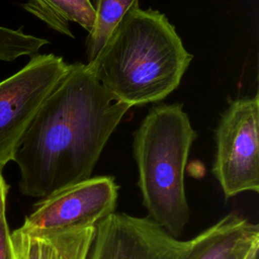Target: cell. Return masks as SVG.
Instances as JSON below:
<instances>
[{"label":"cell","mask_w":259,"mask_h":259,"mask_svg":"<svg viewBox=\"0 0 259 259\" xmlns=\"http://www.w3.org/2000/svg\"><path fill=\"white\" fill-rule=\"evenodd\" d=\"M90 1L94 10V21L86 38L88 63L97 56L126 12L139 6V0Z\"/></svg>","instance_id":"cell-11"},{"label":"cell","mask_w":259,"mask_h":259,"mask_svg":"<svg viewBox=\"0 0 259 259\" xmlns=\"http://www.w3.org/2000/svg\"><path fill=\"white\" fill-rule=\"evenodd\" d=\"M192 59L164 13L137 6L87 66L115 101L132 107L166 98Z\"/></svg>","instance_id":"cell-2"},{"label":"cell","mask_w":259,"mask_h":259,"mask_svg":"<svg viewBox=\"0 0 259 259\" xmlns=\"http://www.w3.org/2000/svg\"><path fill=\"white\" fill-rule=\"evenodd\" d=\"M251 259H259V258H258V253H257V254H255Z\"/></svg>","instance_id":"cell-15"},{"label":"cell","mask_w":259,"mask_h":259,"mask_svg":"<svg viewBox=\"0 0 259 259\" xmlns=\"http://www.w3.org/2000/svg\"><path fill=\"white\" fill-rule=\"evenodd\" d=\"M118 188L112 176L89 177L40 198L20 228L30 232H56L96 227L115 212Z\"/></svg>","instance_id":"cell-6"},{"label":"cell","mask_w":259,"mask_h":259,"mask_svg":"<svg viewBox=\"0 0 259 259\" xmlns=\"http://www.w3.org/2000/svg\"><path fill=\"white\" fill-rule=\"evenodd\" d=\"M54 54H36L13 75L0 81V170L15 151L38 109L69 71Z\"/></svg>","instance_id":"cell-5"},{"label":"cell","mask_w":259,"mask_h":259,"mask_svg":"<svg viewBox=\"0 0 259 259\" xmlns=\"http://www.w3.org/2000/svg\"><path fill=\"white\" fill-rule=\"evenodd\" d=\"M130 108L110 96L87 64H70L13 156L20 192L44 198L91 177L109 137Z\"/></svg>","instance_id":"cell-1"},{"label":"cell","mask_w":259,"mask_h":259,"mask_svg":"<svg viewBox=\"0 0 259 259\" xmlns=\"http://www.w3.org/2000/svg\"><path fill=\"white\" fill-rule=\"evenodd\" d=\"M10 230L6 219V207L0 209V259H12Z\"/></svg>","instance_id":"cell-13"},{"label":"cell","mask_w":259,"mask_h":259,"mask_svg":"<svg viewBox=\"0 0 259 259\" xmlns=\"http://www.w3.org/2000/svg\"><path fill=\"white\" fill-rule=\"evenodd\" d=\"M212 174L226 198L259 191V97L233 100L214 132Z\"/></svg>","instance_id":"cell-4"},{"label":"cell","mask_w":259,"mask_h":259,"mask_svg":"<svg viewBox=\"0 0 259 259\" xmlns=\"http://www.w3.org/2000/svg\"><path fill=\"white\" fill-rule=\"evenodd\" d=\"M196 137L182 103L151 107L134 133L138 186L148 218L178 239L190 215L184 172Z\"/></svg>","instance_id":"cell-3"},{"label":"cell","mask_w":259,"mask_h":259,"mask_svg":"<svg viewBox=\"0 0 259 259\" xmlns=\"http://www.w3.org/2000/svg\"><path fill=\"white\" fill-rule=\"evenodd\" d=\"M258 253H259V252H258ZM256 254H257V253H256Z\"/></svg>","instance_id":"cell-16"},{"label":"cell","mask_w":259,"mask_h":259,"mask_svg":"<svg viewBox=\"0 0 259 259\" xmlns=\"http://www.w3.org/2000/svg\"><path fill=\"white\" fill-rule=\"evenodd\" d=\"M96 227L56 232L10 233L12 259H88Z\"/></svg>","instance_id":"cell-8"},{"label":"cell","mask_w":259,"mask_h":259,"mask_svg":"<svg viewBox=\"0 0 259 259\" xmlns=\"http://www.w3.org/2000/svg\"><path fill=\"white\" fill-rule=\"evenodd\" d=\"M21 7L50 28L74 37L70 22H75L89 32L94 21L90 0H26Z\"/></svg>","instance_id":"cell-10"},{"label":"cell","mask_w":259,"mask_h":259,"mask_svg":"<svg viewBox=\"0 0 259 259\" xmlns=\"http://www.w3.org/2000/svg\"><path fill=\"white\" fill-rule=\"evenodd\" d=\"M191 246L149 218L113 212L96 226L88 259H185Z\"/></svg>","instance_id":"cell-7"},{"label":"cell","mask_w":259,"mask_h":259,"mask_svg":"<svg viewBox=\"0 0 259 259\" xmlns=\"http://www.w3.org/2000/svg\"><path fill=\"white\" fill-rule=\"evenodd\" d=\"M257 235V224L235 212L228 213L192 238V246L185 259H222L241 243Z\"/></svg>","instance_id":"cell-9"},{"label":"cell","mask_w":259,"mask_h":259,"mask_svg":"<svg viewBox=\"0 0 259 259\" xmlns=\"http://www.w3.org/2000/svg\"><path fill=\"white\" fill-rule=\"evenodd\" d=\"M48 44V39L27 34L22 28L0 25V62H13L23 56L32 57Z\"/></svg>","instance_id":"cell-12"},{"label":"cell","mask_w":259,"mask_h":259,"mask_svg":"<svg viewBox=\"0 0 259 259\" xmlns=\"http://www.w3.org/2000/svg\"><path fill=\"white\" fill-rule=\"evenodd\" d=\"M9 185L7 184L2 171L0 170V209L2 207H6V198L8 194Z\"/></svg>","instance_id":"cell-14"}]
</instances>
